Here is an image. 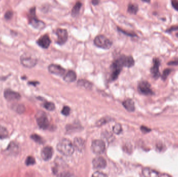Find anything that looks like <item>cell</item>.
Here are the masks:
<instances>
[{"label": "cell", "mask_w": 178, "mask_h": 177, "mask_svg": "<svg viewBox=\"0 0 178 177\" xmlns=\"http://www.w3.org/2000/svg\"><path fill=\"white\" fill-rule=\"evenodd\" d=\"M13 12L11 11H9L7 12V13L5 14V18L7 20H10L13 17Z\"/></svg>", "instance_id": "obj_32"}, {"label": "cell", "mask_w": 178, "mask_h": 177, "mask_svg": "<svg viewBox=\"0 0 178 177\" xmlns=\"http://www.w3.org/2000/svg\"><path fill=\"white\" fill-rule=\"evenodd\" d=\"M70 112V109L69 106H65L63 107V109L62 110V113L63 115L67 116L69 114Z\"/></svg>", "instance_id": "obj_31"}, {"label": "cell", "mask_w": 178, "mask_h": 177, "mask_svg": "<svg viewBox=\"0 0 178 177\" xmlns=\"http://www.w3.org/2000/svg\"><path fill=\"white\" fill-rule=\"evenodd\" d=\"M171 4L174 9L178 11V0H171Z\"/></svg>", "instance_id": "obj_34"}, {"label": "cell", "mask_w": 178, "mask_h": 177, "mask_svg": "<svg viewBox=\"0 0 178 177\" xmlns=\"http://www.w3.org/2000/svg\"><path fill=\"white\" fill-rule=\"evenodd\" d=\"M37 121L39 126L42 129H48V128L49 127L50 122L46 115L44 113H42L38 115Z\"/></svg>", "instance_id": "obj_9"}, {"label": "cell", "mask_w": 178, "mask_h": 177, "mask_svg": "<svg viewBox=\"0 0 178 177\" xmlns=\"http://www.w3.org/2000/svg\"><path fill=\"white\" fill-rule=\"evenodd\" d=\"M48 71L53 74L58 76H63L64 75L66 70L59 65L52 64L48 66Z\"/></svg>", "instance_id": "obj_10"}, {"label": "cell", "mask_w": 178, "mask_h": 177, "mask_svg": "<svg viewBox=\"0 0 178 177\" xmlns=\"http://www.w3.org/2000/svg\"><path fill=\"white\" fill-rule=\"evenodd\" d=\"M91 150L95 154L103 153L105 150V142L101 140H94L91 144Z\"/></svg>", "instance_id": "obj_6"}, {"label": "cell", "mask_w": 178, "mask_h": 177, "mask_svg": "<svg viewBox=\"0 0 178 177\" xmlns=\"http://www.w3.org/2000/svg\"><path fill=\"white\" fill-rule=\"evenodd\" d=\"M93 177H105V176H106V175L104 174V173H101V172H99V171H97V172H95L94 173H93Z\"/></svg>", "instance_id": "obj_35"}, {"label": "cell", "mask_w": 178, "mask_h": 177, "mask_svg": "<svg viewBox=\"0 0 178 177\" xmlns=\"http://www.w3.org/2000/svg\"><path fill=\"white\" fill-rule=\"evenodd\" d=\"M94 43L97 47L105 50L111 48L113 44L111 40L103 35H99L96 36L94 40Z\"/></svg>", "instance_id": "obj_4"}, {"label": "cell", "mask_w": 178, "mask_h": 177, "mask_svg": "<svg viewBox=\"0 0 178 177\" xmlns=\"http://www.w3.org/2000/svg\"><path fill=\"white\" fill-rule=\"evenodd\" d=\"M178 25H174V26H172L170 28L167 30H166V32L170 34V33H171L172 32L178 31Z\"/></svg>", "instance_id": "obj_33"}, {"label": "cell", "mask_w": 178, "mask_h": 177, "mask_svg": "<svg viewBox=\"0 0 178 177\" xmlns=\"http://www.w3.org/2000/svg\"><path fill=\"white\" fill-rule=\"evenodd\" d=\"M141 130L142 131V132L144 133H149V132L151 131V129H149L147 127H145V126H141Z\"/></svg>", "instance_id": "obj_38"}, {"label": "cell", "mask_w": 178, "mask_h": 177, "mask_svg": "<svg viewBox=\"0 0 178 177\" xmlns=\"http://www.w3.org/2000/svg\"><path fill=\"white\" fill-rule=\"evenodd\" d=\"M31 138L34 140V141L37 142L38 143H42L43 142V140L40 135L37 134H33L31 135Z\"/></svg>", "instance_id": "obj_26"}, {"label": "cell", "mask_w": 178, "mask_h": 177, "mask_svg": "<svg viewBox=\"0 0 178 177\" xmlns=\"http://www.w3.org/2000/svg\"><path fill=\"white\" fill-rule=\"evenodd\" d=\"M82 3L80 2H77L75 3V6L73 7L71 11V15L73 17L77 16L79 14L80 9L81 8Z\"/></svg>", "instance_id": "obj_22"}, {"label": "cell", "mask_w": 178, "mask_h": 177, "mask_svg": "<svg viewBox=\"0 0 178 177\" xmlns=\"http://www.w3.org/2000/svg\"><path fill=\"white\" fill-rule=\"evenodd\" d=\"M93 166L95 169H101L106 166V160L102 156H97L93 159L92 161Z\"/></svg>", "instance_id": "obj_11"}, {"label": "cell", "mask_w": 178, "mask_h": 177, "mask_svg": "<svg viewBox=\"0 0 178 177\" xmlns=\"http://www.w3.org/2000/svg\"><path fill=\"white\" fill-rule=\"evenodd\" d=\"M141 1H142L143 2L146 3H149L151 1V0H141Z\"/></svg>", "instance_id": "obj_41"}, {"label": "cell", "mask_w": 178, "mask_h": 177, "mask_svg": "<svg viewBox=\"0 0 178 177\" xmlns=\"http://www.w3.org/2000/svg\"><path fill=\"white\" fill-rule=\"evenodd\" d=\"M54 154V150L50 146H45L41 151V156L43 160L48 161L52 157Z\"/></svg>", "instance_id": "obj_13"}, {"label": "cell", "mask_w": 178, "mask_h": 177, "mask_svg": "<svg viewBox=\"0 0 178 177\" xmlns=\"http://www.w3.org/2000/svg\"><path fill=\"white\" fill-rule=\"evenodd\" d=\"M169 66H178V58L175 59L174 60L169 61L167 63Z\"/></svg>", "instance_id": "obj_37"}, {"label": "cell", "mask_w": 178, "mask_h": 177, "mask_svg": "<svg viewBox=\"0 0 178 177\" xmlns=\"http://www.w3.org/2000/svg\"><path fill=\"white\" fill-rule=\"evenodd\" d=\"M17 111L19 113H22L25 111V108L23 106L19 105L17 106Z\"/></svg>", "instance_id": "obj_36"}, {"label": "cell", "mask_w": 178, "mask_h": 177, "mask_svg": "<svg viewBox=\"0 0 178 177\" xmlns=\"http://www.w3.org/2000/svg\"><path fill=\"white\" fill-rule=\"evenodd\" d=\"M138 90L141 94L145 95H151L154 94L150 84L147 81L140 82L138 84Z\"/></svg>", "instance_id": "obj_7"}, {"label": "cell", "mask_w": 178, "mask_h": 177, "mask_svg": "<svg viewBox=\"0 0 178 177\" xmlns=\"http://www.w3.org/2000/svg\"><path fill=\"white\" fill-rule=\"evenodd\" d=\"M35 163H36V160L34 157H32V156H28L26 160V164L27 166L33 165Z\"/></svg>", "instance_id": "obj_27"}, {"label": "cell", "mask_w": 178, "mask_h": 177, "mask_svg": "<svg viewBox=\"0 0 178 177\" xmlns=\"http://www.w3.org/2000/svg\"><path fill=\"white\" fill-rule=\"evenodd\" d=\"M76 78H77V75H76L75 72L70 70L65 75L64 79L66 82L71 83V82L75 81Z\"/></svg>", "instance_id": "obj_19"}, {"label": "cell", "mask_w": 178, "mask_h": 177, "mask_svg": "<svg viewBox=\"0 0 178 177\" xmlns=\"http://www.w3.org/2000/svg\"><path fill=\"white\" fill-rule=\"evenodd\" d=\"M171 70L170 69H166L163 71V75L161 76V79H163V81H165L167 78L168 76L169 75L170 73H171Z\"/></svg>", "instance_id": "obj_29"}, {"label": "cell", "mask_w": 178, "mask_h": 177, "mask_svg": "<svg viewBox=\"0 0 178 177\" xmlns=\"http://www.w3.org/2000/svg\"><path fill=\"white\" fill-rule=\"evenodd\" d=\"M57 149L61 154L65 156H70L73 155L75 151V146L69 139H63L59 142Z\"/></svg>", "instance_id": "obj_1"}, {"label": "cell", "mask_w": 178, "mask_h": 177, "mask_svg": "<svg viewBox=\"0 0 178 177\" xmlns=\"http://www.w3.org/2000/svg\"><path fill=\"white\" fill-rule=\"evenodd\" d=\"M56 34L57 36V40L56 41L57 44L62 45L67 42L68 34L66 30L57 29L56 31Z\"/></svg>", "instance_id": "obj_8"}, {"label": "cell", "mask_w": 178, "mask_h": 177, "mask_svg": "<svg viewBox=\"0 0 178 177\" xmlns=\"http://www.w3.org/2000/svg\"><path fill=\"white\" fill-rule=\"evenodd\" d=\"M37 43L42 48H48L50 45L51 41L49 36L48 34H45L38 39L37 41Z\"/></svg>", "instance_id": "obj_14"}, {"label": "cell", "mask_w": 178, "mask_h": 177, "mask_svg": "<svg viewBox=\"0 0 178 177\" xmlns=\"http://www.w3.org/2000/svg\"><path fill=\"white\" fill-rule=\"evenodd\" d=\"M176 36H177V37H178V34H176Z\"/></svg>", "instance_id": "obj_42"}, {"label": "cell", "mask_w": 178, "mask_h": 177, "mask_svg": "<svg viewBox=\"0 0 178 177\" xmlns=\"http://www.w3.org/2000/svg\"><path fill=\"white\" fill-rule=\"evenodd\" d=\"M122 104L125 108L129 112H133L135 110L134 102L133 100L130 99H128L125 100L122 103Z\"/></svg>", "instance_id": "obj_18"}, {"label": "cell", "mask_w": 178, "mask_h": 177, "mask_svg": "<svg viewBox=\"0 0 178 177\" xmlns=\"http://www.w3.org/2000/svg\"><path fill=\"white\" fill-rule=\"evenodd\" d=\"M160 65V61L159 59L155 58L153 59V66L151 68V72L155 79H158L160 76L159 72V66Z\"/></svg>", "instance_id": "obj_12"}, {"label": "cell", "mask_w": 178, "mask_h": 177, "mask_svg": "<svg viewBox=\"0 0 178 177\" xmlns=\"http://www.w3.org/2000/svg\"><path fill=\"white\" fill-rule=\"evenodd\" d=\"M143 175L145 177H159L160 175L158 172L150 168H144L142 170Z\"/></svg>", "instance_id": "obj_17"}, {"label": "cell", "mask_w": 178, "mask_h": 177, "mask_svg": "<svg viewBox=\"0 0 178 177\" xmlns=\"http://www.w3.org/2000/svg\"><path fill=\"white\" fill-rule=\"evenodd\" d=\"M4 97L5 99L8 101L19 100L21 97L19 93L10 90H6L5 91Z\"/></svg>", "instance_id": "obj_15"}, {"label": "cell", "mask_w": 178, "mask_h": 177, "mask_svg": "<svg viewBox=\"0 0 178 177\" xmlns=\"http://www.w3.org/2000/svg\"><path fill=\"white\" fill-rule=\"evenodd\" d=\"M21 63L22 65L26 68H31L34 67L37 63V59L34 58L27 55L24 54L21 57Z\"/></svg>", "instance_id": "obj_5"}, {"label": "cell", "mask_w": 178, "mask_h": 177, "mask_svg": "<svg viewBox=\"0 0 178 177\" xmlns=\"http://www.w3.org/2000/svg\"><path fill=\"white\" fill-rule=\"evenodd\" d=\"M124 56L120 57L116 60L111 65V79L112 80H115L117 79L122 71V67L124 66Z\"/></svg>", "instance_id": "obj_3"}, {"label": "cell", "mask_w": 178, "mask_h": 177, "mask_svg": "<svg viewBox=\"0 0 178 177\" xmlns=\"http://www.w3.org/2000/svg\"><path fill=\"white\" fill-rule=\"evenodd\" d=\"M124 66L130 68L134 65V59L131 56H124Z\"/></svg>", "instance_id": "obj_20"}, {"label": "cell", "mask_w": 178, "mask_h": 177, "mask_svg": "<svg viewBox=\"0 0 178 177\" xmlns=\"http://www.w3.org/2000/svg\"><path fill=\"white\" fill-rule=\"evenodd\" d=\"M138 11V7L137 4H129L128 7V12L131 14H136Z\"/></svg>", "instance_id": "obj_23"}, {"label": "cell", "mask_w": 178, "mask_h": 177, "mask_svg": "<svg viewBox=\"0 0 178 177\" xmlns=\"http://www.w3.org/2000/svg\"><path fill=\"white\" fill-rule=\"evenodd\" d=\"M28 14V18L29 23L34 28L38 30H42L45 27V23L43 21L38 19L36 15V7H32L30 9Z\"/></svg>", "instance_id": "obj_2"}, {"label": "cell", "mask_w": 178, "mask_h": 177, "mask_svg": "<svg viewBox=\"0 0 178 177\" xmlns=\"http://www.w3.org/2000/svg\"><path fill=\"white\" fill-rule=\"evenodd\" d=\"M113 131L116 134H120L122 133V127L120 124H116L113 127Z\"/></svg>", "instance_id": "obj_28"}, {"label": "cell", "mask_w": 178, "mask_h": 177, "mask_svg": "<svg viewBox=\"0 0 178 177\" xmlns=\"http://www.w3.org/2000/svg\"><path fill=\"white\" fill-rule=\"evenodd\" d=\"M118 29H119V31L122 32V33H124V34H127V35H128V36H136V34H130V33H128V32H125L123 31V30H122L120 29L119 28H118Z\"/></svg>", "instance_id": "obj_39"}, {"label": "cell", "mask_w": 178, "mask_h": 177, "mask_svg": "<svg viewBox=\"0 0 178 177\" xmlns=\"http://www.w3.org/2000/svg\"><path fill=\"white\" fill-rule=\"evenodd\" d=\"M73 146L75 148L77 149L78 151H82L85 147V141L81 138H76L74 140Z\"/></svg>", "instance_id": "obj_16"}, {"label": "cell", "mask_w": 178, "mask_h": 177, "mask_svg": "<svg viewBox=\"0 0 178 177\" xmlns=\"http://www.w3.org/2000/svg\"><path fill=\"white\" fill-rule=\"evenodd\" d=\"M100 0H92V3L94 5H97L99 4Z\"/></svg>", "instance_id": "obj_40"}, {"label": "cell", "mask_w": 178, "mask_h": 177, "mask_svg": "<svg viewBox=\"0 0 178 177\" xmlns=\"http://www.w3.org/2000/svg\"><path fill=\"white\" fill-rule=\"evenodd\" d=\"M9 136V132L6 128L0 126V139H5Z\"/></svg>", "instance_id": "obj_24"}, {"label": "cell", "mask_w": 178, "mask_h": 177, "mask_svg": "<svg viewBox=\"0 0 178 177\" xmlns=\"http://www.w3.org/2000/svg\"><path fill=\"white\" fill-rule=\"evenodd\" d=\"M44 108L46 109V110L50 111L54 110L55 109V104L53 102H45L44 103Z\"/></svg>", "instance_id": "obj_25"}, {"label": "cell", "mask_w": 178, "mask_h": 177, "mask_svg": "<svg viewBox=\"0 0 178 177\" xmlns=\"http://www.w3.org/2000/svg\"><path fill=\"white\" fill-rule=\"evenodd\" d=\"M78 85L80 87L86 88L87 90H90L92 87V84L85 79L79 80L78 82Z\"/></svg>", "instance_id": "obj_21"}, {"label": "cell", "mask_w": 178, "mask_h": 177, "mask_svg": "<svg viewBox=\"0 0 178 177\" xmlns=\"http://www.w3.org/2000/svg\"><path fill=\"white\" fill-rule=\"evenodd\" d=\"M110 121L109 118H107V117H105V118H103V119H101L100 121H98L97 122V125L100 126L101 125H103V124H106V123Z\"/></svg>", "instance_id": "obj_30"}]
</instances>
